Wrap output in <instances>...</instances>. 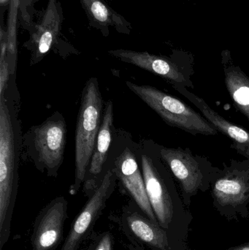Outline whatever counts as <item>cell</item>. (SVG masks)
<instances>
[{
  "label": "cell",
  "mask_w": 249,
  "mask_h": 250,
  "mask_svg": "<svg viewBox=\"0 0 249 250\" xmlns=\"http://www.w3.org/2000/svg\"><path fill=\"white\" fill-rule=\"evenodd\" d=\"M225 83L235 106L249 121V78L222 55Z\"/></svg>",
  "instance_id": "2e32d148"
},
{
  "label": "cell",
  "mask_w": 249,
  "mask_h": 250,
  "mask_svg": "<svg viewBox=\"0 0 249 250\" xmlns=\"http://www.w3.org/2000/svg\"><path fill=\"white\" fill-rule=\"evenodd\" d=\"M103 99L99 82L89 79L82 91L76 129L75 182L70 192L76 194L84 184L102 123Z\"/></svg>",
  "instance_id": "7a4b0ae2"
},
{
  "label": "cell",
  "mask_w": 249,
  "mask_h": 250,
  "mask_svg": "<svg viewBox=\"0 0 249 250\" xmlns=\"http://www.w3.org/2000/svg\"><path fill=\"white\" fill-rule=\"evenodd\" d=\"M108 54L121 62L162 76L171 84L193 88L192 82L190 80V73L186 71L184 66L175 59L125 49L111 50L108 51Z\"/></svg>",
  "instance_id": "30bf717a"
},
{
  "label": "cell",
  "mask_w": 249,
  "mask_h": 250,
  "mask_svg": "<svg viewBox=\"0 0 249 250\" xmlns=\"http://www.w3.org/2000/svg\"><path fill=\"white\" fill-rule=\"evenodd\" d=\"M212 194L221 207H237L249 201V159L232 160L212 182Z\"/></svg>",
  "instance_id": "9c48e42d"
},
{
  "label": "cell",
  "mask_w": 249,
  "mask_h": 250,
  "mask_svg": "<svg viewBox=\"0 0 249 250\" xmlns=\"http://www.w3.org/2000/svg\"><path fill=\"white\" fill-rule=\"evenodd\" d=\"M93 250H113V239L111 233H105L101 236Z\"/></svg>",
  "instance_id": "ffe728a7"
},
{
  "label": "cell",
  "mask_w": 249,
  "mask_h": 250,
  "mask_svg": "<svg viewBox=\"0 0 249 250\" xmlns=\"http://www.w3.org/2000/svg\"><path fill=\"white\" fill-rule=\"evenodd\" d=\"M127 223L132 233L150 246L156 249L167 250L169 248L166 232L156 225V223L133 212L127 216Z\"/></svg>",
  "instance_id": "e0dca14e"
},
{
  "label": "cell",
  "mask_w": 249,
  "mask_h": 250,
  "mask_svg": "<svg viewBox=\"0 0 249 250\" xmlns=\"http://www.w3.org/2000/svg\"></svg>",
  "instance_id": "603a6c76"
},
{
  "label": "cell",
  "mask_w": 249,
  "mask_h": 250,
  "mask_svg": "<svg viewBox=\"0 0 249 250\" xmlns=\"http://www.w3.org/2000/svg\"><path fill=\"white\" fill-rule=\"evenodd\" d=\"M114 127V105L112 101H108L105 105V112L96 138V145L92 160L86 173L84 182L85 190L95 191L102 182L101 176L105 163L108 161L110 148L112 144Z\"/></svg>",
  "instance_id": "5bb4252c"
},
{
  "label": "cell",
  "mask_w": 249,
  "mask_h": 250,
  "mask_svg": "<svg viewBox=\"0 0 249 250\" xmlns=\"http://www.w3.org/2000/svg\"><path fill=\"white\" fill-rule=\"evenodd\" d=\"M228 250H249V243L233 247V248H229Z\"/></svg>",
  "instance_id": "7402d4cb"
},
{
  "label": "cell",
  "mask_w": 249,
  "mask_h": 250,
  "mask_svg": "<svg viewBox=\"0 0 249 250\" xmlns=\"http://www.w3.org/2000/svg\"><path fill=\"white\" fill-rule=\"evenodd\" d=\"M67 217V201L64 197L51 201L35 220L32 236L33 250H54L62 240Z\"/></svg>",
  "instance_id": "8fae6325"
},
{
  "label": "cell",
  "mask_w": 249,
  "mask_h": 250,
  "mask_svg": "<svg viewBox=\"0 0 249 250\" xmlns=\"http://www.w3.org/2000/svg\"><path fill=\"white\" fill-rule=\"evenodd\" d=\"M0 97V250L8 241L19 189L23 136L16 107Z\"/></svg>",
  "instance_id": "6da1fadb"
},
{
  "label": "cell",
  "mask_w": 249,
  "mask_h": 250,
  "mask_svg": "<svg viewBox=\"0 0 249 250\" xmlns=\"http://www.w3.org/2000/svg\"><path fill=\"white\" fill-rule=\"evenodd\" d=\"M39 0H19L20 21L23 29L29 31L33 24L35 5Z\"/></svg>",
  "instance_id": "d6986e66"
},
{
  "label": "cell",
  "mask_w": 249,
  "mask_h": 250,
  "mask_svg": "<svg viewBox=\"0 0 249 250\" xmlns=\"http://www.w3.org/2000/svg\"><path fill=\"white\" fill-rule=\"evenodd\" d=\"M117 178L112 167L104 175L102 182L94 191L89 201L72 225L61 250H77L80 244L93 229L98 217L105 207L108 198L115 189Z\"/></svg>",
  "instance_id": "52a82bcc"
},
{
  "label": "cell",
  "mask_w": 249,
  "mask_h": 250,
  "mask_svg": "<svg viewBox=\"0 0 249 250\" xmlns=\"http://www.w3.org/2000/svg\"><path fill=\"white\" fill-rule=\"evenodd\" d=\"M67 123L55 112L42 124L35 125L23 136V148L35 167L48 177L56 178L64 160Z\"/></svg>",
  "instance_id": "3957f363"
},
{
  "label": "cell",
  "mask_w": 249,
  "mask_h": 250,
  "mask_svg": "<svg viewBox=\"0 0 249 250\" xmlns=\"http://www.w3.org/2000/svg\"><path fill=\"white\" fill-rule=\"evenodd\" d=\"M172 87L192 103L201 112L202 115L218 131L232 141V147L241 155L249 159V132L238 125L233 124L215 111L209 104L197 95L190 92L182 85L172 84Z\"/></svg>",
  "instance_id": "4fadbf2b"
},
{
  "label": "cell",
  "mask_w": 249,
  "mask_h": 250,
  "mask_svg": "<svg viewBox=\"0 0 249 250\" xmlns=\"http://www.w3.org/2000/svg\"><path fill=\"white\" fill-rule=\"evenodd\" d=\"M64 13L60 0H48L39 20L29 30V38L23 44L30 54L29 64L40 62L52 49L61 34Z\"/></svg>",
  "instance_id": "ba28073f"
},
{
  "label": "cell",
  "mask_w": 249,
  "mask_h": 250,
  "mask_svg": "<svg viewBox=\"0 0 249 250\" xmlns=\"http://www.w3.org/2000/svg\"><path fill=\"white\" fill-rule=\"evenodd\" d=\"M112 169L117 180L133 197L140 209L151 220L156 223L157 219L148 198L143 172L140 170L134 150L125 146L114 159Z\"/></svg>",
  "instance_id": "7c38bea8"
},
{
  "label": "cell",
  "mask_w": 249,
  "mask_h": 250,
  "mask_svg": "<svg viewBox=\"0 0 249 250\" xmlns=\"http://www.w3.org/2000/svg\"><path fill=\"white\" fill-rule=\"evenodd\" d=\"M80 2L89 25L99 30L103 36L110 35L111 27L122 35L131 33V23L103 0H80Z\"/></svg>",
  "instance_id": "9a60e30c"
},
{
  "label": "cell",
  "mask_w": 249,
  "mask_h": 250,
  "mask_svg": "<svg viewBox=\"0 0 249 250\" xmlns=\"http://www.w3.org/2000/svg\"><path fill=\"white\" fill-rule=\"evenodd\" d=\"M19 13V0H10L7 26L5 29L7 44V60L10 76H14L17 69V25Z\"/></svg>",
  "instance_id": "ac0fdd59"
},
{
  "label": "cell",
  "mask_w": 249,
  "mask_h": 250,
  "mask_svg": "<svg viewBox=\"0 0 249 250\" xmlns=\"http://www.w3.org/2000/svg\"><path fill=\"white\" fill-rule=\"evenodd\" d=\"M126 85L169 126L192 135H215L219 132L203 115L180 100L149 85L131 82Z\"/></svg>",
  "instance_id": "277c9868"
},
{
  "label": "cell",
  "mask_w": 249,
  "mask_h": 250,
  "mask_svg": "<svg viewBox=\"0 0 249 250\" xmlns=\"http://www.w3.org/2000/svg\"><path fill=\"white\" fill-rule=\"evenodd\" d=\"M156 148L186 196H192L205 184L212 183L220 170L213 167L207 159L193 154L190 148H167L159 145Z\"/></svg>",
  "instance_id": "8992f818"
},
{
  "label": "cell",
  "mask_w": 249,
  "mask_h": 250,
  "mask_svg": "<svg viewBox=\"0 0 249 250\" xmlns=\"http://www.w3.org/2000/svg\"><path fill=\"white\" fill-rule=\"evenodd\" d=\"M10 0H0V28L4 27V17L5 11L9 10Z\"/></svg>",
  "instance_id": "44dd1931"
},
{
  "label": "cell",
  "mask_w": 249,
  "mask_h": 250,
  "mask_svg": "<svg viewBox=\"0 0 249 250\" xmlns=\"http://www.w3.org/2000/svg\"><path fill=\"white\" fill-rule=\"evenodd\" d=\"M140 163L148 198L159 224L167 229L174 214L173 175L159 155L156 144L142 151Z\"/></svg>",
  "instance_id": "5b68a950"
}]
</instances>
